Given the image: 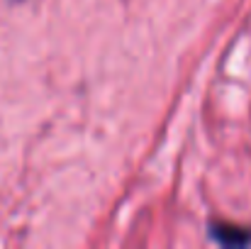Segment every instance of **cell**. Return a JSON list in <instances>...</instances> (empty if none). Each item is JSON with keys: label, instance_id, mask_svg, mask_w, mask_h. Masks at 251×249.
<instances>
[{"label": "cell", "instance_id": "obj_1", "mask_svg": "<svg viewBox=\"0 0 251 249\" xmlns=\"http://www.w3.org/2000/svg\"><path fill=\"white\" fill-rule=\"evenodd\" d=\"M210 235H212L215 242H220L225 247H244V245H251L249 227H239V225H229V222H212L210 225Z\"/></svg>", "mask_w": 251, "mask_h": 249}]
</instances>
